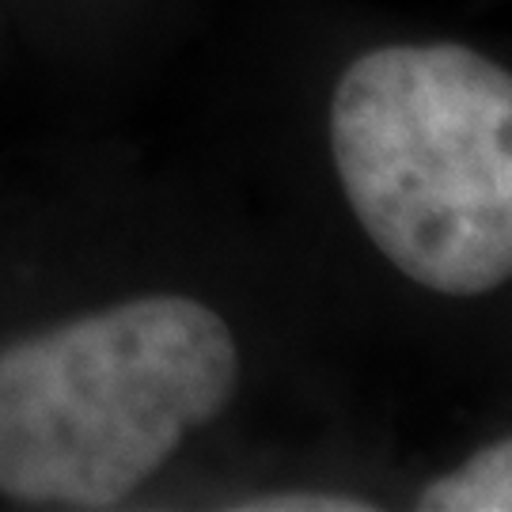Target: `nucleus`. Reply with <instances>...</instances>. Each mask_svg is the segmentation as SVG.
Segmentation results:
<instances>
[{
	"instance_id": "obj_1",
	"label": "nucleus",
	"mask_w": 512,
	"mask_h": 512,
	"mask_svg": "<svg viewBox=\"0 0 512 512\" xmlns=\"http://www.w3.org/2000/svg\"><path fill=\"white\" fill-rule=\"evenodd\" d=\"M251 380L232 311L137 289L0 334V501L129 509L236 410Z\"/></svg>"
},
{
	"instance_id": "obj_4",
	"label": "nucleus",
	"mask_w": 512,
	"mask_h": 512,
	"mask_svg": "<svg viewBox=\"0 0 512 512\" xmlns=\"http://www.w3.org/2000/svg\"><path fill=\"white\" fill-rule=\"evenodd\" d=\"M224 505L247 512H372L380 501L338 486H274V490H251Z\"/></svg>"
},
{
	"instance_id": "obj_2",
	"label": "nucleus",
	"mask_w": 512,
	"mask_h": 512,
	"mask_svg": "<svg viewBox=\"0 0 512 512\" xmlns=\"http://www.w3.org/2000/svg\"><path fill=\"white\" fill-rule=\"evenodd\" d=\"M353 228L418 293L475 304L512 281V73L459 38L349 54L323 103Z\"/></svg>"
},
{
	"instance_id": "obj_3",
	"label": "nucleus",
	"mask_w": 512,
	"mask_h": 512,
	"mask_svg": "<svg viewBox=\"0 0 512 512\" xmlns=\"http://www.w3.org/2000/svg\"><path fill=\"white\" fill-rule=\"evenodd\" d=\"M421 512H509L512 509V440L478 444L456 467L433 475L414 501Z\"/></svg>"
}]
</instances>
